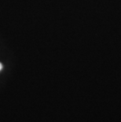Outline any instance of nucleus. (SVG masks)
Wrapping results in <instances>:
<instances>
[{"mask_svg":"<svg viewBox=\"0 0 121 122\" xmlns=\"http://www.w3.org/2000/svg\"><path fill=\"white\" fill-rule=\"evenodd\" d=\"M2 65L1 62H0V71L2 70Z\"/></svg>","mask_w":121,"mask_h":122,"instance_id":"1","label":"nucleus"}]
</instances>
